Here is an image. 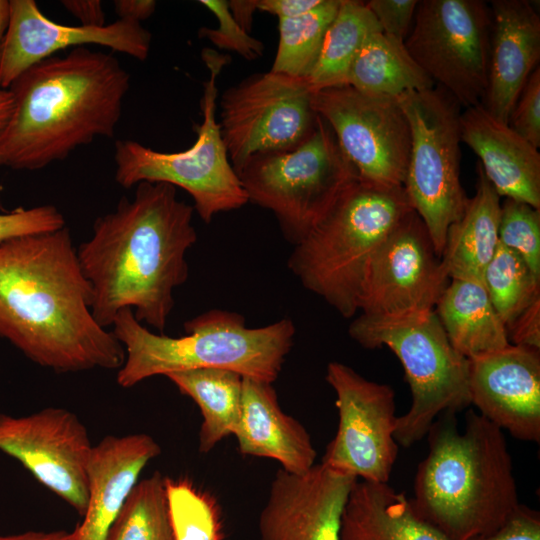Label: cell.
<instances>
[{"label": "cell", "instance_id": "obj_1", "mask_svg": "<svg viewBox=\"0 0 540 540\" xmlns=\"http://www.w3.org/2000/svg\"><path fill=\"white\" fill-rule=\"evenodd\" d=\"M67 226L0 243V338L56 372L120 369L125 351L92 312Z\"/></svg>", "mask_w": 540, "mask_h": 540}, {"label": "cell", "instance_id": "obj_2", "mask_svg": "<svg viewBox=\"0 0 540 540\" xmlns=\"http://www.w3.org/2000/svg\"><path fill=\"white\" fill-rule=\"evenodd\" d=\"M194 207L177 188L143 181L132 200L98 217L77 255L92 288V312L104 328L131 309L142 324L163 333L174 291L188 279L187 251L197 241Z\"/></svg>", "mask_w": 540, "mask_h": 540}, {"label": "cell", "instance_id": "obj_3", "mask_svg": "<svg viewBox=\"0 0 540 540\" xmlns=\"http://www.w3.org/2000/svg\"><path fill=\"white\" fill-rule=\"evenodd\" d=\"M129 87L114 55L87 47L33 65L7 89L13 107L0 132V166L39 170L112 137Z\"/></svg>", "mask_w": 540, "mask_h": 540}, {"label": "cell", "instance_id": "obj_4", "mask_svg": "<svg viewBox=\"0 0 540 540\" xmlns=\"http://www.w3.org/2000/svg\"><path fill=\"white\" fill-rule=\"evenodd\" d=\"M455 414L429 428L410 501L448 540H470L498 529L520 502L504 432L474 410L461 432Z\"/></svg>", "mask_w": 540, "mask_h": 540}, {"label": "cell", "instance_id": "obj_5", "mask_svg": "<svg viewBox=\"0 0 540 540\" xmlns=\"http://www.w3.org/2000/svg\"><path fill=\"white\" fill-rule=\"evenodd\" d=\"M112 327L125 351L116 376L123 388L153 376L204 368L230 370L272 384L296 332L289 318L250 328L244 316L222 309H211L189 319L180 337L150 331L131 309L121 310Z\"/></svg>", "mask_w": 540, "mask_h": 540}, {"label": "cell", "instance_id": "obj_6", "mask_svg": "<svg viewBox=\"0 0 540 540\" xmlns=\"http://www.w3.org/2000/svg\"><path fill=\"white\" fill-rule=\"evenodd\" d=\"M411 210L403 186L356 179L323 219L297 245L288 268L303 287L342 317L358 311V297L369 260Z\"/></svg>", "mask_w": 540, "mask_h": 540}, {"label": "cell", "instance_id": "obj_7", "mask_svg": "<svg viewBox=\"0 0 540 540\" xmlns=\"http://www.w3.org/2000/svg\"><path fill=\"white\" fill-rule=\"evenodd\" d=\"M348 332L364 348L388 347L404 368L412 403L397 418L394 437L399 446L419 442L442 413L471 405L469 360L452 346L434 311L393 320L359 316Z\"/></svg>", "mask_w": 540, "mask_h": 540}, {"label": "cell", "instance_id": "obj_8", "mask_svg": "<svg viewBox=\"0 0 540 540\" xmlns=\"http://www.w3.org/2000/svg\"><path fill=\"white\" fill-rule=\"evenodd\" d=\"M238 177L248 201L270 210L294 246L358 179L331 127L319 115L313 133L299 147L254 156Z\"/></svg>", "mask_w": 540, "mask_h": 540}, {"label": "cell", "instance_id": "obj_9", "mask_svg": "<svg viewBox=\"0 0 540 540\" xmlns=\"http://www.w3.org/2000/svg\"><path fill=\"white\" fill-rule=\"evenodd\" d=\"M202 59L210 76L201 98L203 121L193 145L179 152H161L134 140L115 143V181L125 189L140 182H164L185 190L194 210L209 223L215 215L239 209L248 198L232 167L216 119V80L229 63L226 55L206 48Z\"/></svg>", "mask_w": 540, "mask_h": 540}, {"label": "cell", "instance_id": "obj_10", "mask_svg": "<svg viewBox=\"0 0 540 540\" xmlns=\"http://www.w3.org/2000/svg\"><path fill=\"white\" fill-rule=\"evenodd\" d=\"M397 100L411 136L403 188L441 257L448 230L469 199L460 181L461 106L439 86L406 92Z\"/></svg>", "mask_w": 540, "mask_h": 540}, {"label": "cell", "instance_id": "obj_11", "mask_svg": "<svg viewBox=\"0 0 540 540\" xmlns=\"http://www.w3.org/2000/svg\"><path fill=\"white\" fill-rule=\"evenodd\" d=\"M307 78L254 73L221 95L222 140L235 172L254 156L293 150L313 133L318 114Z\"/></svg>", "mask_w": 540, "mask_h": 540}, {"label": "cell", "instance_id": "obj_12", "mask_svg": "<svg viewBox=\"0 0 540 540\" xmlns=\"http://www.w3.org/2000/svg\"><path fill=\"white\" fill-rule=\"evenodd\" d=\"M491 25L484 1L421 0L404 45L437 86L468 108L485 96Z\"/></svg>", "mask_w": 540, "mask_h": 540}, {"label": "cell", "instance_id": "obj_13", "mask_svg": "<svg viewBox=\"0 0 540 540\" xmlns=\"http://www.w3.org/2000/svg\"><path fill=\"white\" fill-rule=\"evenodd\" d=\"M325 378L336 394L339 423L321 463L357 480L388 483L400 447L394 390L337 361L327 365Z\"/></svg>", "mask_w": 540, "mask_h": 540}, {"label": "cell", "instance_id": "obj_14", "mask_svg": "<svg viewBox=\"0 0 540 540\" xmlns=\"http://www.w3.org/2000/svg\"><path fill=\"white\" fill-rule=\"evenodd\" d=\"M312 104L331 127L359 179L403 186L411 136L397 98L340 85L314 91Z\"/></svg>", "mask_w": 540, "mask_h": 540}, {"label": "cell", "instance_id": "obj_15", "mask_svg": "<svg viewBox=\"0 0 540 540\" xmlns=\"http://www.w3.org/2000/svg\"><path fill=\"white\" fill-rule=\"evenodd\" d=\"M448 281L424 222L411 210L369 260L358 297L360 316L393 320L434 311Z\"/></svg>", "mask_w": 540, "mask_h": 540}, {"label": "cell", "instance_id": "obj_16", "mask_svg": "<svg viewBox=\"0 0 540 540\" xmlns=\"http://www.w3.org/2000/svg\"><path fill=\"white\" fill-rule=\"evenodd\" d=\"M92 449L85 425L67 409L48 407L20 417L0 414V450L82 516Z\"/></svg>", "mask_w": 540, "mask_h": 540}, {"label": "cell", "instance_id": "obj_17", "mask_svg": "<svg viewBox=\"0 0 540 540\" xmlns=\"http://www.w3.org/2000/svg\"><path fill=\"white\" fill-rule=\"evenodd\" d=\"M151 33L141 23L118 19L100 27L70 26L47 18L33 0H9L8 23L0 46V89L33 65L73 47L96 44L144 61Z\"/></svg>", "mask_w": 540, "mask_h": 540}, {"label": "cell", "instance_id": "obj_18", "mask_svg": "<svg viewBox=\"0 0 540 540\" xmlns=\"http://www.w3.org/2000/svg\"><path fill=\"white\" fill-rule=\"evenodd\" d=\"M356 478L322 463L302 474L278 469L258 519L261 540H340L343 510Z\"/></svg>", "mask_w": 540, "mask_h": 540}, {"label": "cell", "instance_id": "obj_19", "mask_svg": "<svg viewBox=\"0 0 540 540\" xmlns=\"http://www.w3.org/2000/svg\"><path fill=\"white\" fill-rule=\"evenodd\" d=\"M469 360L470 403L514 438L540 441V350L509 344Z\"/></svg>", "mask_w": 540, "mask_h": 540}, {"label": "cell", "instance_id": "obj_20", "mask_svg": "<svg viewBox=\"0 0 540 540\" xmlns=\"http://www.w3.org/2000/svg\"><path fill=\"white\" fill-rule=\"evenodd\" d=\"M488 82L482 105L508 124L512 109L540 59V16L527 0H493Z\"/></svg>", "mask_w": 540, "mask_h": 540}, {"label": "cell", "instance_id": "obj_21", "mask_svg": "<svg viewBox=\"0 0 540 540\" xmlns=\"http://www.w3.org/2000/svg\"><path fill=\"white\" fill-rule=\"evenodd\" d=\"M161 453L145 433L109 435L93 446L89 465V498L74 540H106L126 498L147 463Z\"/></svg>", "mask_w": 540, "mask_h": 540}, {"label": "cell", "instance_id": "obj_22", "mask_svg": "<svg viewBox=\"0 0 540 540\" xmlns=\"http://www.w3.org/2000/svg\"><path fill=\"white\" fill-rule=\"evenodd\" d=\"M461 142L480 159L484 175L500 197L540 209V153L482 104L460 116Z\"/></svg>", "mask_w": 540, "mask_h": 540}, {"label": "cell", "instance_id": "obj_23", "mask_svg": "<svg viewBox=\"0 0 540 540\" xmlns=\"http://www.w3.org/2000/svg\"><path fill=\"white\" fill-rule=\"evenodd\" d=\"M233 435L242 455L273 459L290 473L302 474L315 465L309 433L283 412L271 383L243 377L241 413Z\"/></svg>", "mask_w": 540, "mask_h": 540}, {"label": "cell", "instance_id": "obj_24", "mask_svg": "<svg viewBox=\"0 0 540 540\" xmlns=\"http://www.w3.org/2000/svg\"><path fill=\"white\" fill-rule=\"evenodd\" d=\"M340 540H448L388 483L357 480L346 501Z\"/></svg>", "mask_w": 540, "mask_h": 540}, {"label": "cell", "instance_id": "obj_25", "mask_svg": "<svg viewBox=\"0 0 540 540\" xmlns=\"http://www.w3.org/2000/svg\"><path fill=\"white\" fill-rule=\"evenodd\" d=\"M500 209V196L478 163L475 195L450 226L441 256L449 280L483 284L484 271L499 244Z\"/></svg>", "mask_w": 540, "mask_h": 540}, {"label": "cell", "instance_id": "obj_26", "mask_svg": "<svg viewBox=\"0 0 540 540\" xmlns=\"http://www.w3.org/2000/svg\"><path fill=\"white\" fill-rule=\"evenodd\" d=\"M434 312L452 346L468 359L510 344L506 327L481 283L451 279Z\"/></svg>", "mask_w": 540, "mask_h": 540}, {"label": "cell", "instance_id": "obj_27", "mask_svg": "<svg viewBox=\"0 0 540 540\" xmlns=\"http://www.w3.org/2000/svg\"><path fill=\"white\" fill-rule=\"evenodd\" d=\"M345 85L370 95L397 98L435 83L408 53L404 42L381 31L371 34L353 60Z\"/></svg>", "mask_w": 540, "mask_h": 540}, {"label": "cell", "instance_id": "obj_28", "mask_svg": "<svg viewBox=\"0 0 540 540\" xmlns=\"http://www.w3.org/2000/svg\"><path fill=\"white\" fill-rule=\"evenodd\" d=\"M177 389L199 407L202 424L199 451L210 452L221 440L233 435L241 413L243 377L216 368L194 369L166 375Z\"/></svg>", "mask_w": 540, "mask_h": 540}, {"label": "cell", "instance_id": "obj_29", "mask_svg": "<svg viewBox=\"0 0 540 540\" xmlns=\"http://www.w3.org/2000/svg\"><path fill=\"white\" fill-rule=\"evenodd\" d=\"M381 31L365 2L341 0L307 80L314 91L345 85L349 68L366 39Z\"/></svg>", "mask_w": 540, "mask_h": 540}, {"label": "cell", "instance_id": "obj_30", "mask_svg": "<svg viewBox=\"0 0 540 540\" xmlns=\"http://www.w3.org/2000/svg\"><path fill=\"white\" fill-rule=\"evenodd\" d=\"M341 0H321L304 14L278 19L279 42L271 71L307 78Z\"/></svg>", "mask_w": 540, "mask_h": 540}, {"label": "cell", "instance_id": "obj_31", "mask_svg": "<svg viewBox=\"0 0 540 540\" xmlns=\"http://www.w3.org/2000/svg\"><path fill=\"white\" fill-rule=\"evenodd\" d=\"M106 540H174L165 476L155 471L134 485Z\"/></svg>", "mask_w": 540, "mask_h": 540}, {"label": "cell", "instance_id": "obj_32", "mask_svg": "<svg viewBox=\"0 0 540 540\" xmlns=\"http://www.w3.org/2000/svg\"><path fill=\"white\" fill-rule=\"evenodd\" d=\"M483 285L505 327L540 298V277L500 243L484 271Z\"/></svg>", "mask_w": 540, "mask_h": 540}, {"label": "cell", "instance_id": "obj_33", "mask_svg": "<svg viewBox=\"0 0 540 540\" xmlns=\"http://www.w3.org/2000/svg\"><path fill=\"white\" fill-rule=\"evenodd\" d=\"M174 540H223L224 527L215 499L188 480L166 477Z\"/></svg>", "mask_w": 540, "mask_h": 540}, {"label": "cell", "instance_id": "obj_34", "mask_svg": "<svg viewBox=\"0 0 540 540\" xmlns=\"http://www.w3.org/2000/svg\"><path fill=\"white\" fill-rule=\"evenodd\" d=\"M499 243L515 252L540 277V209L505 198L501 204Z\"/></svg>", "mask_w": 540, "mask_h": 540}, {"label": "cell", "instance_id": "obj_35", "mask_svg": "<svg viewBox=\"0 0 540 540\" xmlns=\"http://www.w3.org/2000/svg\"><path fill=\"white\" fill-rule=\"evenodd\" d=\"M199 3L218 20L217 28L201 27L199 38L207 39L219 49L235 52L248 61L263 55L264 44L240 27L229 10L228 1L200 0Z\"/></svg>", "mask_w": 540, "mask_h": 540}, {"label": "cell", "instance_id": "obj_36", "mask_svg": "<svg viewBox=\"0 0 540 540\" xmlns=\"http://www.w3.org/2000/svg\"><path fill=\"white\" fill-rule=\"evenodd\" d=\"M65 226L63 214L54 205L18 207L0 212V243L21 236L53 232Z\"/></svg>", "mask_w": 540, "mask_h": 540}, {"label": "cell", "instance_id": "obj_37", "mask_svg": "<svg viewBox=\"0 0 540 540\" xmlns=\"http://www.w3.org/2000/svg\"><path fill=\"white\" fill-rule=\"evenodd\" d=\"M508 125L532 144L540 147V68L530 74L509 116Z\"/></svg>", "mask_w": 540, "mask_h": 540}, {"label": "cell", "instance_id": "obj_38", "mask_svg": "<svg viewBox=\"0 0 540 540\" xmlns=\"http://www.w3.org/2000/svg\"><path fill=\"white\" fill-rule=\"evenodd\" d=\"M365 4L382 33L405 41L414 22L418 0H370Z\"/></svg>", "mask_w": 540, "mask_h": 540}, {"label": "cell", "instance_id": "obj_39", "mask_svg": "<svg viewBox=\"0 0 540 540\" xmlns=\"http://www.w3.org/2000/svg\"><path fill=\"white\" fill-rule=\"evenodd\" d=\"M470 540H540L539 512L520 504L498 529Z\"/></svg>", "mask_w": 540, "mask_h": 540}, {"label": "cell", "instance_id": "obj_40", "mask_svg": "<svg viewBox=\"0 0 540 540\" xmlns=\"http://www.w3.org/2000/svg\"><path fill=\"white\" fill-rule=\"evenodd\" d=\"M506 331L510 344L540 350V298L523 310Z\"/></svg>", "mask_w": 540, "mask_h": 540}, {"label": "cell", "instance_id": "obj_41", "mask_svg": "<svg viewBox=\"0 0 540 540\" xmlns=\"http://www.w3.org/2000/svg\"><path fill=\"white\" fill-rule=\"evenodd\" d=\"M64 8L80 21V25L100 27L105 25V13L99 0H64Z\"/></svg>", "mask_w": 540, "mask_h": 540}, {"label": "cell", "instance_id": "obj_42", "mask_svg": "<svg viewBox=\"0 0 540 540\" xmlns=\"http://www.w3.org/2000/svg\"><path fill=\"white\" fill-rule=\"evenodd\" d=\"M321 0H257V10L280 18H291L316 7Z\"/></svg>", "mask_w": 540, "mask_h": 540}, {"label": "cell", "instance_id": "obj_43", "mask_svg": "<svg viewBox=\"0 0 540 540\" xmlns=\"http://www.w3.org/2000/svg\"><path fill=\"white\" fill-rule=\"evenodd\" d=\"M113 5L118 19L141 23L153 15L157 3L153 0H117Z\"/></svg>", "mask_w": 540, "mask_h": 540}, {"label": "cell", "instance_id": "obj_44", "mask_svg": "<svg viewBox=\"0 0 540 540\" xmlns=\"http://www.w3.org/2000/svg\"><path fill=\"white\" fill-rule=\"evenodd\" d=\"M228 7L240 27L250 33L253 15L257 10V0H231L228 1Z\"/></svg>", "mask_w": 540, "mask_h": 540}, {"label": "cell", "instance_id": "obj_45", "mask_svg": "<svg viewBox=\"0 0 540 540\" xmlns=\"http://www.w3.org/2000/svg\"><path fill=\"white\" fill-rule=\"evenodd\" d=\"M0 540H74V532L57 531H26L23 533L0 535Z\"/></svg>", "mask_w": 540, "mask_h": 540}, {"label": "cell", "instance_id": "obj_46", "mask_svg": "<svg viewBox=\"0 0 540 540\" xmlns=\"http://www.w3.org/2000/svg\"><path fill=\"white\" fill-rule=\"evenodd\" d=\"M13 98L9 90H0V132L7 124L12 112Z\"/></svg>", "mask_w": 540, "mask_h": 540}, {"label": "cell", "instance_id": "obj_47", "mask_svg": "<svg viewBox=\"0 0 540 540\" xmlns=\"http://www.w3.org/2000/svg\"><path fill=\"white\" fill-rule=\"evenodd\" d=\"M9 1L0 0V46L8 23ZM2 90V89H0Z\"/></svg>", "mask_w": 540, "mask_h": 540}]
</instances>
